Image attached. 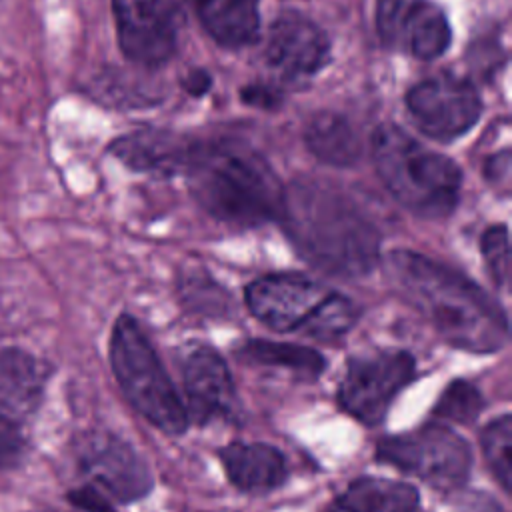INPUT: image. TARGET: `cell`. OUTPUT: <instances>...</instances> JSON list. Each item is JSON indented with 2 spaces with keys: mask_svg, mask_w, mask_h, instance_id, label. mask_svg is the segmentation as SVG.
<instances>
[{
  "mask_svg": "<svg viewBox=\"0 0 512 512\" xmlns=\"http://www.w3.org/2000/svg\"><path fill=\"white\" fill-rule=\"evenodd\" d=\"M480 252L486 268L496 286H506L510 280V242L508 226L494 224L488 226L480 238Z\"/></svg>",
  "mask_w": 512,
  "mask_h": 512,
  "instance_id": "24",
  "label": "cell"
},
{
  "mask_svg": "<svg viewBox=\"0 0 512 512\" xmlns=\"http://www.w3.org/2000/svg\"><path fill=\"white\" fill-rule=\"evenodd\" d=\"M244 300L250 314L268 328L318 340L344 336L360 318L354 300L300 272L260 276L246 286Z\"/></svg>",
  "mask_w": 512,
  "mask_h": 512,
  "instance_id": "5",
  "label": "cell"
},
{
  "mask_svg": "<svg viewBox=\"0 0 512 512\" xmlns=\"http://www.w3.org/2000/svg\"><path fill=\"white\" fill-rule=\"evenodd\" d=\"M404 100L416 128L440 142L464 136L482 114V98L476 86L452 72H440L416 82Z\"/></svg>",
  "mask_w": 512,
  "mask_h": 512,
  "instance_id": "10",
  "label": "cell"
},
{
  "mask_svg": "<svg viewBox=\"0 0 512 512\" xmlns=\"http://www.w3.org/2000/svg\"><path fill=\"white\" fill-rule=\"evenodd\" d=\"M186 412L198 424L236 414L238 396L222 356L206 344H190L182 354Z\"/></svg>",
  "mask_w": 512,
  "mask_h": 512,
  "instance_id": "14",
  "label": "cell"
},
{
  "mask_svg": "<svg viewBox=\"0 0 512 512\" xmlns=\"http://www.w3.org/2000/svg\"><path fill=\"white\" fill-rule=\"evenodd\" d=\"M190 4L216 44L238 50L258 40V0H190Z\"/></svg>",
  "mask_w": 512,
  "mask_h": 512,
  "instance_id": "17",
  "label": "cell"
},
{
  "mask_svg": "<svg viewBox=\"0 0 512 512\" xmlns=\"http://www.w3.org/2000/svg\"><path fill=\"white\" fill-rule=\"evenodd\" d=\"M192 142L168 130L142 128L118 136L108 150L130 170L170 178L182 174Z\"/></svg>",
  "mask_w": 512,
  "mask_h": 512,
  "instance_id": "15",
  "label": "cell"
},
{
  "mask_svg": "<svg viewBox=\"0 0 512 512\" xmlns=\"http://www.w3.org/2000/svg\"><path fill=\"white\" fill-rule=\"evenodd\" d=\"M122 54L140 68H160L178 50L184 14L178 0H112Z\"/></svg>",
  "mask_w": 512,
  "mask_h": 512,
  "instance_id": "9",
  "label": "cell"
},
{
  "mask_svg": "<svg viewBox=\"0 0 512 512\" xmlns=\"http://www.w3.org/2000/svg\"><path fill=\"white\" fill-rule=\"evenodd\" d=\"M182 176L198 206L220 222L250 228L280 216L284 186L268 160L242 140H194Z\"/></svg>",
  "mask_w": 512,
  "mask_h": 512,
  "instance_id": "3",
  "label": "cell"
},
{
  "mask_svg": "<svg viewBox=\"0 0 512 512\" xmlns=\"http://www.w3.org/2000/svg\"><path fill=\"white\" fill-rule=\"evenodd\" d=\"M182 88L192 96H204L212 88V76L204 68L188 70V74L182 78Z\"/></svg>",
  "mask_w": 512,
  "mask_h": 512,
  "instance_id": "28",
  "label": "cell"
},
{
  "mask_svg": "<svg viewBox=\"0 0 512 512\" xmlns=\"http://www.w3.org/2000/svg\"><path fill=\"white\" fill-rule=\"evenodd\" d=\"M228 480L246 494H268L286 482L284 454L264 442H230L220 450Z\"/></svg>",
  "mask_w": 512,
  "mask_h": 512,
  "instance_id": "16",
  "label": "cell"
},
{
  "mask_svg": "<svg viewBox=\"0 0 512 512\" xmlns=\"http://www.w3.org/2000/svg\"><path fill=\"white\" fill-rule=\"evenodd\" d=\"M264 56L266 64L284 82H304L328 66L332 44L314 20L288 10L272 22Z\"/></svg>",
  "mask_w": 512,
  "mask_h": 512,
  "instance_id": "13",
  "label": "cell"
},
{
  "mask_svg": "<svg viewBox=\"0 0 512 512\" xmlns=\"http://www.w3.org/2000/svg\"><path fill=\"white\" fill-rule=\"evenodd\" d=\"M354 512H420V494L408 482L358 478L340 496Z\"/></svg>",
  "mask_w": 512,
  "mask_h": 512,
  "instance_id": "21",
  "label": "cell"
},
{
  "mask_svg": "<svg viewBox=\"0 0 512 512\" xmlns=\"http://www.w3.org/2000/svg\"><path fill=\"white\" fill-rule=\"evenodd\" d=\"M376 30L386 46L418 60L440 58L452 42L448 16L432 0H376Z\"/></svg>",
  "mask_w": 512,
  "mask_h": 512,
  "instance_id": "11",
  "label": "cell"
},
{
  "mask_svg": "<svg viewBox=\"0 0 512 512\" xmlns=\"http://www.w3.org/2000/svg\"><path fill=\"white\" fill-rule=\"evenodd\" d=\"M236 356L246 364L286 370L302 380H316L326 368V360L320 352L290 342L248 340L236 350Z\"/></svg>",
  "mask_w": 512,
  "mask_h": 512,
  "instance_id": "20",
  "label": "cell"
},
{
  "mask_svg": "<svg viewBox=\"0 0 512 512\" xmlns=\"http://www.w3.org/2000/svg\"><path fill=\"white\" fill-rule=\"evenodd\" d=\"M78 462L98 490L122 504L144 498L154 486L146 462L114 434H88L78 446Z\"/></svg>",
  "mask_w": 512,
  "mask_h": 512,
  "instance_id": "12",
  "label": "cell"
},
{
  "mask_svg": "<svg viewBox=\"0 0 512 512\" xmlns=\"http://www.w3.org/2000/svg\"><path fill=\"white\" fill-rule=\"evenodd\" d=\"M376 456L442 492L464 486L472 470L470 444L444 424H426L414 432L382 438Z\"/></svg>",
  "mask_w": 512,
  "mask_h": 512,
  "instance_id": "7",
  "label": "cell"
},
{
  "mask_svg": "<svg viewBox=\"0 0 512 512\" xmlns=\"http://www.w3.org/2000/svg\"><path fill=\"white\" fill-rule=\"evenodd\" d=\"M46 368L20 348L0 350V408L24 416L42 398Z\"/></svg>",
  "mask_w": 512,
  "mask_h": 512,
  "instance_id": "18",
  "label": "cell"
},
{
  "mask_svg": "<svg viewBox=\"0 0 512 512\" xmlns=\"http://www.w3.org/2000/svg\"><path fill=\"white\" fill-rule=\"evenodd\" d=\"M390 282L454 348L490 354L508 342L504 308L460 270L412 250L382 260Z\"/></svg>",
  "mask_w": 512,
  "mask_h": 512,
  "instance_id": "1",
  "label": "cell"
},
{
  "mask_svg": "<svg viewBox=\"0 0 512 512\" xmlns=\"http://www.w3.org/2000/svg\"><path fill=\"white\" fill-rule=\"evenodd\" d=\"M110 366L132 408L158 430L180 436L190 420L154 346L130 314H120L110 334Z\"/></svg>",
  "mask_w": 512,
  "mask_h": 512,
  "instance_id": "6",
  "label": "cell"
},
{
  "mask_svg": "<svg viewBox=\"0 0 512 512\" xmlns=\"http://www.w3.org/2000/svg\"><path fill=\"white\" fill-rule=\"evenodd\" d=\"M328 512H354V510H352V508H350L346 502H342V500L338 498V502H336V504H334V506H332Z\"/></svg>",
  "mask_w": 512,
  "mask_h": 512,
  "instance_id": "29",
  "label": "cell"
},
{
  "mask_svg": "<svg viewBox=\"0 0 512 512\" xmlns=\"http://www.w3.org/2000/svg\"><path fill=\"white\" fill-rule=\"evenodd\" d=\"M240 96L246 104L260 106V108H274L282 102V94L274 86H266V84H250L240 92Z\"/></svg>",
  "mask_w": 512,
  "mask_h": 512,
  "instance_id": "27",
  "label": "cell"
},
{
  "mask_svg": "<svg viewBox=\"0 0 512 512\" xmlns=\"http://www.w3.org/2000/svg\"><path fill=\"white\" fill-rule=\"evenodd\" d=\"M304 144L316 160L336 168H348L362 156L356 128L336 112H316L304 128Z\"/></svg>",
  "mask_w": 512,
  "mask_h": 512,
  "instance_id": "19",
  "label": "cell"
},
{
  "mask_svg": "<svg viewBox=\"0 0 512 512\" xmlns=\"http://www.w3.org/2000/svg\"><path fill=\"white\" fill-rule=\"evenodd\" d=\"M416 374V360L404 350L354 356L338 386L340 406L362 424L376 426L386 418L394 398Z\"/></svg>",
  "mask_w": 512,
  "mask_h": 512,
  "instance_id": "8",
  "label": "cell"
},
{
  "mask_svg": "<svg viewBox=\"0 0 512 512\" xmlns=\"http://www.w3.org/2000/svg\"><path fill=\"white\" fill-rule=\"evenodd\" d=\"M482 406L484 402L476 386H472L466 380H454L440 396L434 408V416L464 424V422H472L482 410Z\"/></svg>",
  "mask_w": 512,
  "mask_h": 512,
  "instance_id": "23",
  "label": "cell"
},
{
  "mask_svg": "<svg viewBox=\"0 0 512 512\" xmlns=\"http://www.w3.org/2000/svg\"><path fill=\"white\" fill-rule=\"evenodd\" d=\"M34 512H50V510H34Z\"/></svg>",
  "mask_w": 512,
  "mask_h": 512,
  "instance_id": "30",
  "label": "cell"
},
{
  "mask_svg": "<svg viewBox=\"0 0 512 512\" xmlns=\"http://www.w3.org/2000/svg\"><path fill=\"white\" fill-rule=\"evenodd\" d=\"M370 150L382 184L406 210L420 218L454 212L462 192V172L454 160L426 148L392 122L372 132Z\"/></svg>",
  "mask_w": 512,
  "mask_h": 512,
  "instance_id": "4",
  "label": "cell"
},
{
  "mask_svg": "<svg viewBox=\"0 0 512 512\" xmlns=\"http://www.w3.org/2000/svg\"><path fill=\"white\" fill-rule=\"evenodd\" d=\"M480 446L484 452V460L488 462L494 478L502 486V490L510 492L512 482V416L502 414L500 418L488 422L480 434Z\"/></svg>",
  "mask_w": 512,
  "mask_h": 512,
  "instance_id": "22",
  "label": "cell"
},
{
  "mask_svg": "<svg viewBox=\"0 0 512 512\" xmlns=\"http://www.w3.org/2000/svg\"><path fill=\"white\" fill-rule=\"evenodd\" d=\"M278 218L298 254L330 276L360 278L380 260L374 222L326 182L298 180L284 188Z\"/></svg>",
  "mask_w": 512,
  "mask_h": 512,
  "instance_id": "2",
  "label": "cell"
},
{
  "mask_svg": "<svg viewBox=\"0 0 512 512\" xmlns=\"http://www.w3.org/2000/svg\"><path fill=\"white\" fill-rule=\"evenodd\" d=\"M26 452V440L20 426L0 414V470L14 468Z\"/></svg>",
  "mask_w": 512,
  "mask_h": 512,
  "instance_id": "25",
  "label": "cell"
},
{
  "mask_svg": "<svg viewBox=\"0 0 512 512\" xmlns=\"http://www.w3.org/2000/svg\"><path fill=\"white\" fill-rule=\"evenodd\" d=\"M484 176L488 182L496 186H506L510 180V150L504 148L496 154H492L484 162Z\"/></svg>",
  "mask_w": 512,
  "mask_h": 512,
  "instance_id": "26",
  "label": "cell"
}]
</instances>
